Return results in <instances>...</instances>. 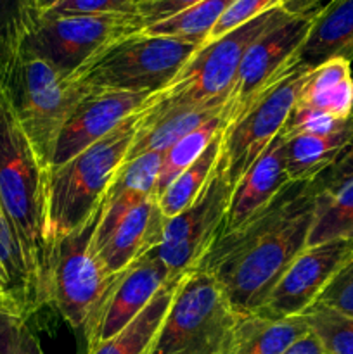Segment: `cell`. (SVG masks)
<instances>
[{"label": "cell", "instance_id": "obj_1", "mask_svg": "<svg viewBox=\"0 0 353 354\" xmlns=\"http://www.w3.org/2000/svg\"><path fill=\"white\" fill-rule=\"evenodd\" d=\"M317 196V180L291 182L265 209L211 245L197 268L217 280L235 313H256L307 248Z\"/></svg>", "mask_w": 353, "mask_h": 354}, {"label": "cell", "instance_id": "obj_2", "mask_svg": "<svg viewBox=\"0 0 353 354\" xmlns=\"http://www.w3.org/2000/svg\"><path fill=\"white\" fill-rule=\"evenodd\" d=\"M47 173L17 120L9 92L0 88V203L30 275L35 311L45 304L51 259L45 237Z\"/></svg>", "mask_w": 353, "mask_h": 354}, {"label": "cell", "instance_id": "obj_3", "mask_svg": "<svg viewBox=\"0 0 353 354\" xmlns=\"http://www.w3.org/2000/svg\"><path fill=\"white\" fill-rule=\"evenodd\" d=\"M144 111L145 107L68 162L48 169L45 201L48 256L59 241L99 211L111 182L130 151Z\"/></svg>", "mask_w": 353, "mask_h": 354}, {"label": "cell", "instance_id": "obj_4", "mask_svg": "<svg viewBox=\"0 0 353 354\" xmlns=\"http://www.w3.org/2000/svg\"><path fill=\"white\" fill-rule=\"evenodd\" d=\"M199 47L141 31L107 45L75 75L87 92L154 93L175 78Z\"/></svg>", "mask_w": 353, "mask_h": 354}, {"label": "cell", "instance_id": "obj_5", "mask_svg": "<svg viewBox=\"0 0 353 354\" xmlns=\"http://www.w3.org/2000/svg\"><path fill=\"white\" fill-rule=\"evenodd\" d=\"M287 17L289 14L277 6L237 30L203 44L165 88L152 93L149 109L165 111L228 100V93L249 45Z\"/></svg>", "mask_w": 353, "mask_h": 354}, {"label": "cell", "instance_id": "obj_6", "mask_svg": "<svg viewBox=\"0 0 353 354\" xmlns=\"http://www.w3.org/2000/svg\"><path fill=\"white\" fill-rule=\"evenodd\" d=\"M99 214L100 207L52 248L45 282V304L54 306L62 320L82 335L120 275L107 272L96 251Z\"/></svg>", "mask_w": 353, "mask_h": 354}, {"label": "cell", "instance_id": "obj_7", "mask_svg": "<svg viewBox=\"0 0 353 354\" xmlns=\"http://www.w3.org/2000/svg\"><path fill=\"white\" fill-rule=\"evenodd\" d=\"M6 90L28 140L48 171L62 128L89 92L75 73L26 54L21 55Z\"/></svg>", "mask_w": 353, "mask_h": 354}, {"label": "cell", "instance_id": "obj_8", "mask_svg": "<svg viewBox=\"0 0 353 354\" xmlns=\"http://www.w3.org/2000/svg\"><path fill=\"white\" fill-rule=\"evenodd\" d=\"M239 313L210 273L180 279L151 354H224Z\"/></svg>", "mask_w": 353, "mask_h": 354}, {"label": "cell", "instance_id": "obj_9", "mask_svg": "<svg viewBox=\"0 0 353 354\" xmlns=\"http://www.w3.org/2000/svg\"><path fill=\"white\" fill-rule=\"evenodd\" d=\"M310 71L296 57L246 113L225 127L220 159L232 189L284 131Z\"/></svg>", "mask_w": 353, "mask_h": 354}, {"label": "cell", "instance_id": "obj_10", "mask_svg": "<svg viewBox=\"0 0 353 354\" xmlns=\"http://www.w3.org/2000/svg\"><path fill=\"white\" fill-rule=\"evenodd\" d=\"M141 31L142 26L134 14L42 16L24 44L23 54L44 59L73 75L107 45Z\"/></svg>", "mask_w": 353, "mask_h": 354}, {"label": "cell", "instance_id": "obj_11", "mask_svg": "<svg viewBox=\"0 0 353 354\" xmlns=\"http://www.w3.org/2000/svg\"><path fill=\"white\" fill-rule=\"evenodd\" d=\"M230 196L232 187L220 159L196 203L172 220H166L163 244L156 252L168 268L170 280L180 279L199 266L211 245L220 237Z\"/></svg>", "mask_w": 353, "mask_h": 354}, {"label": "cell", "instance_id": "obj_12", "mask_svg": "<svg viewBox=\"0 0 353 354\" xmlns=\"http://www.w3.org/2000/svg\"><path fill=\"white\" fill-rule=\"evenodd\" d=\"M318 10L303 16H289L249 45L228 93V123L246 113L296 61L298 52L307 40Z\"/></svg>", "mask_w": 353, "mask_h": 354}, {"label": "cell", "instance_id": "obj_13", "mask_svg": "<svg viewBox=\"0 0 353 354\" xmlns=\"http://www.w3.org/2000/svg\"><path fill=\"white\" fill-rule=\"evenodd\" d=\"M353 252V241L307 245L269 294L256 315L289 318L305 315Z\"/></svg>", "mask_w": 353, "mask_h": 354}, {"label": "cell", "instance_id": "obj_14", "mask_svg": "<svg viewBox=\"0 0 353 354\" xmlns=\"http://www.w3.org/2000/svg\"><path fill=\"white\" fill-rule=\"evenodd\" d=\"M168 282V268L156 249L123 270L83 335L85 349L123 330Z\"/></svg>", "mask_w": 353, "mask_h": 354}, {"label": "cell", "instance_id": "obj_15", "mask_svg": "<svg viewBox=\"0 0 353 354\" xmlns=\"http://www.w3.org/2000/svg\"><path fill=\"white\" fill-rule=\"evenodd\" d=\"M151 95L134 92L87 93L59 135L51 169L68 162L111 133L118 124L144 109Z\"/></svg>", "mask_w": 353, "mask_h": 354}, {"label": "cell", "instance_id": "obj_16", "mask_svg": "<svg viewBox=\"0 0 353 354\" xmlns=\"http://www.w3.org/2000/svg\"><path fill=\"white\" fill-rule=\"evenodd\" d=\"M165 227L158 199L149 196L96 241V251L107 272L118 275L163 244Z\"/></svg>", "mask_w": 353, "mask_h": 354}, {"label": "cell", "instance_id": "obj_17", "mask_svg": "<svg viewBox=\"0 0 353 354\" xmlns=\"http://www.w3.org/2000/svg\"><path fill=\"white\" fill-rule=\"evenodd\" d=\"M289 183L286 169V138L280 133L232 189L221 234L235 230L256 216Z\"/></svg>", "mask_w": 353, "mask_h": 354}, {"label": "cell", "instance_id": "obj_18", "mask_svg": "<svg viewBox=\"0 0 353 354\" xmlns=\"http://www.w3.org/2000/svg\"><path fill=\"white\" fill-rule=\"evenodd\" d=\"M227 113H230L228 100L218 104H203V106L172 107L165 111L149 109L147 102L141 127L132 142L125 162L149 152H165L176 140L199 128L201 124Z\"/></svg>", "mask_w": 353, "mask_h": 354}, {"label": "cell", "instance_id": "obj_19", "mask_svg": "<svg viewBox=\"0 0 353 354\" xmlns=\"http://www.w3.org/2000/svg\"><path fill=\"white\" fill-rule=\"evenodd\" d=\"M305 68H317L332 57L353 59V0H329L315 16L298 52Z\"/></svg>", "mask_w": 353, "mask_h": 354}, {"label": "cell", "instance_id": "obj_20", "mask_svg": "<svg viewBox=\"0 0 353 354\" xmlns=\"http://www.w3.org/2000/svg\"><path fill=\"white\" fill-rule=\"evenodd\" d=\"M310 332L305 315L269 318L262 315H239L224 354H284Z\"/></svg>", "mask_w": 353, "mask_h": 354}, {"label": "cell", "instance_id": "obj_21", "mask_svg": "<svg viewBox=\"0 0 353 354\" xmlns=\"http://www.w3.org/2000/svg\"><path fill=\"white\" fill-rule=\"evenodd\" d=\"M294 109L317 111L346 121L353 114L352 61L332 57L311 68Z\"/></svg>", "mask_w": 353, "mask_h": 354}, {"label": "cell", "instance_id": "obj_22", "mask_svg": "<svg viewBox=\"0 0 353 354\" xmlns=\"http://www.w3.org/2000/svg\"><path fill=\"white\" fill-rule=\"evenodd\" d=\"M352 142L353 114L332 133L296 135L286 138L287 176L291 182H314L338 161Z\"/></svg>", "mask_w": 353, "mask_h": 354}, {"label": "cell", "instance_id": "obj_23", "mask_svg": "<svg viewBox=\"0 0 353 354\" xmlns=\"http://www.w3.org/2000/svg\"><path fill=\"white\" fill-rule=\"evenodd\" d=\"M180 279L170 280L123 330L107 341L85 349L83 354H151L166 313L172 306Z\"/></svg>", "mask_w": 353, "mask_h": 354}, {"label": "cell", "instance_id": "obj_24", "mask_svg": "<svg viewBox=\"0 0 353 354\" xmlns=\"http://www.w3.org/2000/svg\"><path fill=\"white\" fill-rule=\"evenodd\" d=\"M42 19L38 0H0V88H7L23 47Z\"/></svg>", "mask_w": 353, "mask_h": 354}, {"label": "cell", "instance_id": "obj_25", "mask_svg": "<svg viewBox=\"0 0 353 354\" xmlns=\"http://www.w3.org/2000/svg\"><path fill=\"white\" fill-rule=\"evenodd\" d=\"M353 241V175L331 190H318L307 245Z\"/></svg>", "mask_w": 353, "mask_h": 354}, {"label": "cell", "instance_id": "obj_26", "mask_svg": "<svg viewBox=\"0 0 353 354\" xmlns=\"http://www.w3.org/2000/svg\"><path fill=\"white\" fill-rule=\"evenodd\" d=\"M221 133H218L213 138L206 151L201 154V158L194 162L192 166L180 173L168 187L165 192L158 197L159 207L163 211V216L166 220H172L176 214L183 213L187 207L192 206L201 196L204 189H206L208 182L213 176L215 169H217L218 161L221 156Z\"/></svg>", "mask_w": 353, "mask_h": 354}, {"label": "cell", "instance_id": "obj_27", "mask_svg": "<svg viewBox=\"0 0 353 354\" xmlns=\"http://www.w3.org/2000/svg\"><path fill=\"white\" fill-rule=\"evenodd\" d=\"M227 124L228 113L221 114V116L201 124L199 128H196V130H192L190 133H187L185 137L176 140L172 147H168L163 152L161 168H159L158 182H156L154 190L156 199L165 192L166 187H168L180 173L185 171L189 166H192L194 162L201 158V154L206 151L208 145L213 142V138L217 137L218 133H221V131L225 130Z\"/></svg>", "mask_w": 353, "mask_h": 354}, {"label": "cell", "instance_id": "obj_28", "mask_svg": "<svg viewBox=\"0 0 353 354\" xmlns=\"http://www.w3.org/2000/svg\"><path fill=\"white\" fill-rule=\"evenodd\" d=\"M232 2L234 0H201L189 9L182 10L161 23L152 24L142 31L149 35H158V37L180 38V40L203 45L210 37L215 24L232 6Z\"/></svg>", "mask_w": 353, "mask_h": 354}, {"label": "cell", "instance_id": "obj_29", "mask_svg": "<svg viewBox=\"0 0 353 354\" xmlns=\"http://www.w3.org/2000/svg\"><path fill=\"white\" fill-rule=\"evenodd\" d=\"M305 317L310 325V332L329 354H353V315L315 304Z\"/></svg>", "mask_w": 353, "mask_h": 354}, {"label": "cell", "instance_id": "obj_30", "mask_svg": "<svg viewBox=\"0 0 353 354\" xmlns=\"http://www.w3.org/2000/svg\"><path fill=\"white\" fill-rule=\"evenodd\" d=\"M277 6H280V0H234L232 6L225 10L224 16L220 17V21L215 24L206 41H213L217 38L224 37V35L230 33V31L237 30L242 24L249 23V21L262 16L266 10L273 9Z\"/></svg>", "mask_w": 353, "mask_h": 354}, {"label": "cell", "instance_id": "obj_31", "mask_svg": "<svg viewBox=\"0 0 353 354\" xmlns=\"http://www.w3.org/2000/svg\"><path fill=\"white\" fill-rule=\"evenodd\" d=\"M137 0H61L44 14L47 17L100 16V14H134Z\"/></svg>", "mask_w": 353, "mask_h": 354}, {"label": "cell", "instance_id": "obj_32", "mask_svg": "<svg viewBox=\"0 0 353 354\" xmlns=\"http://www.w3.org/2000/svg\"><path fill=\"white\" fill-rule=\"evenodd\" d=\"M317 306L329 308L345 315H353V252L318 296ZM314 304V306H315Z\"/></svg>", "mask_w": 353, "mask_h": 354}, {"label": "cell", "instance_id": "obj_33", "mask_svg": "<svg viewBox=\"0 0 353 354\" xmlns=\"http://www.w3.org/2000/svg\"><path fill=\"white\" fill-rule=\"evenodd\" d=\"M201 0H137L135 17L141 23L142 30L156 23L168 19L182 10L189 9Z\"/></svg>", "mask_w": 353, "mask_h": 354}, {"label": "cell", "instance_id": "obj_34", "mask_svg": "<svg viewBox=\"0 0 353 354\" xmlns=\"http://www.w3.org/2000/svg\"><path fill=\"white\" fill-rule=\"evenodd\" d=\"M28 330L24 318L0 315V354H26Z\"/></svg>", "mask_w": 353, "mask_h": 354}, {"label": "cell", "instance_id": "obj_35", "mask_svg": "<svg viewBox=\"0 0 353 354\" xmlns=\"http://www.w3.org/2000/svg\"><path fill=\"white\" fill-rule=\"evenodd\" d=\"M353 175V142L345 149L338 161L327 169L322 176H318V190H331L338 187L339 183L345 182L346 178Z\"/></svg>", "mask_w": 353, "mask_h": 354}, {"label": "cell", "instance_id": "obj_36", "mask_svg": "<svg viewBox=\"0 0 353 354\" xmlns=\"http://www.w3.org/2000/svg\"><path fill=\"white\" fill-rule=\"evenodd\" d=\"M0 315L14 318H26L23 304L16 299V296L10 292L9 287L3 283L2 279H0Z\"/></svg>", "mask_w": 353, "mask_h": 354}, {"label": "cell", "instance_id": "obj_37", "mask_svg": "<svg viewBox=\"0 0 353 354\" xmlns=\"http://www.w3.org/2000/svg\"><path fill=\"white\" fill-rule=\"evenodd\" d=\"M329 0H280V7L289 16H303L322 9Z\"/></svg>", "mask_w": 353, "mask_h": 354}, {"label": "cell", "instance_id": "obj_38", "mask_svg": "<svg viewBox=\"0 0 353 354\" xmlns=\"http://www.w3.org/2000/svg\"><path fill=\"white\" fill-rule=\"evenodd\" d=\"M284 354H329L327 349L320 344L317 337L311 332H308L305 337L294 342L289 349Z\"/></svg>", "mask_w": 353, "mask_h": 354}, {"label": "cell", "instance_id": "obj_39", "mask_svg": "<svg viewBox=\"0 0 353 354\" xmlns=\"http://www.w3.org/2000/svg\"><path fill=\"white\" fill-rule=\"evenodd\" d=\"M26 354H45L40 346V341L31 334V330H28L26 335Z\"/></svg>", "mask_w": 353, "mask_h": 354}, {"label": "cell", "instance_id": "obj_40", "mask_svg": "<svg viewBox=\"0 0 353 354\" xmlns=\"http://www.w3.org/2000/svg\"><path fill=\"white\" fill-rule=\"evenodd\" d=\"M59 2H61V0H38V6H40V10H42V16H44L47 10H51L54 6H57Z\"/></svg>", "mask_w": 353, "mask_h": 354}]
</instances>
